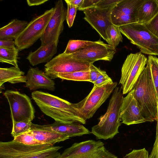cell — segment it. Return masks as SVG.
Returning a JSON list of instances; mask_svg holds the SVG:
<instances>
[{"mask_svg":"<svg viewBox=\"0 0 158 158\" xmlns=\"http://www.w3.org/2000/svg\"><path fill=\"white\" fill-rule=\"evenodd\" d=\"M31 97L41 111L55 121L64 123H86V120L78 115L72 103L41 91H33Z\"/></svg>","mask_w":158,"mask_h":158,"instance_id":"1","label":"cell"},{"mask_svg":"<svg viewBox=\"0 0 158 158\" xmlns=\"http://www.w3.org/2000/svg\"><path fill=\"white\" fill-rule=\"evenodd\" d=\"M132 90L141 113L146 122L156 121L158 101L148 60Z\"/></svg>","mask_w":158,"mask_h":158,"instance_id":"2","label":"cell"},{"mask_svg":"<svg viewBox=\"0 0 158 158\" xmlns=\"http://www.w3.org/2000/svg\"><path fill=\"white\" fill-rule=\"evenodd\" d=\"M122 88L116 87L109 101L106 113L99 118L98 123L93 127L91 133L97 139L113 138L119 133L121 123L119 115L123 97Z\"/></svg>","mask_w":158,"mask_h":158,"instance_id":"3","label":"cell"},{"mask_svg":"<svg viewBox=\"0 0 158 158\" xmlns=\"http://www.w3.org/2000/svg\"><path fill=\"white\" fill-rule=\"evenodd\" d=\"M62 147L44 144L28 145L12 140L0 142V158H59Z\"/></svg>","mask_w":158,"mask_h":158,"instance_id":"4","label":"cell"},{"mask_svg":"<svg viewBox=\"0 0 158 158\" xmlns=\"http://www.w3.org/2000/svg\"><path fill=\"white\" fill-rule=\"evenodd\" d=\"M121 33L140 52L151 55H158V38L143 24L134 23L119 27Z\"/></svg>","mask_w":158,"mask_h":158,"instance_id":"5","label":"cell"},{"mask_svg":"<svg viewBox=\"0 0 158 158\" xmlns=\"http://www.w3.org/2000/svg\"><path fill=\"white\" fill-rule=\"evenodd\" d=\"M117 82H112L101 87L95 85L83 99L73 106L78 115L85 120L92 118L97 110L109 97L116 87Z\"/></svg>","mask_w":158,"mask_h":158,"instance_id":"6","label":"cell"},{"mask_svg":"<svg viewBox=\"0 0 158 158\" xmlns=\"http://www.w3.org/2000/svg\"><path fill=\"white\" fill-rule=\"evenodd\" d=\"M54 11V8L46 10L43 14L34 18L23 31L15 40L19 51L27 48L33 45L44 33Z\"/></svg>","mask_w":158,"mask_h":158,"instance_id":"7","label":"cell"},{"mask_svg":"<svg viewBox=\"0 0 158 158\" xmlns=\"http://www.w3.org/2000/svg\"><path fill=\"white\" fill-rule=\"evenodd\" d=\"M148 61L141 52L128 55L123 65L119 84L122 86L123 94H126L133 88Z\"/></svg>","mask_w":158,"mask_h":158,"instance_id":"8","label":"cell"},{"mask_svg":"<svg viewBox=\"0 0 158 158\" xmlns=\"http://www.w3.org/2000/svg\"><path fill=\"white\" fill-rule=\"evenodd\" d=\"M59 158H118L100 141L89 140L75 143L65 149Z\"/></svg>","mask_w":158,"mask_h":158,"instance_id":"9","label":"cell"},{"mask_svg":"<svg viewBox=\"0 0 158 158\" xmlns=\"http://www.w3.org/2000/svg\"><path fill=\"white\" fill-rule=\"evenodd\" d=\"M4 95L10 106L12 123L33 120L35 117V109L27 95L9 90L6 91Z\"/></svg>","mask_w":158,"mask_h":158,"instance_id":"10","label":"cell"},{"mask_svg":"<svg viewBox=\"0 0 158 158\" xmlns=\"http://www.w3.org/2000/svg\"><path fill=\"white\" fill-rule=\"evenodd\" d=\"M90 64L73 58L64 52L58 54L44 65L45 73L51 79L59 73L89 70Z\"/></svg>","mask_w":158,"mask_h":158,"instance_id":"11","label":"cell"},{"mask_svg":"<svg viewBox=\"0 0 158 158\" xmlns=\"http://www.w3.org/2000/svg\"><path fill=\"white\" fill-rule=\"evenodd\" d=\"M116 52L115 48L104 43L100 40L97 43L70 54L77 60L91 64L99 60L110 61Z\"/></svg>","mask_w":158,"mask_h":158,"instance_id":"12","label":"cell"},{"mask_svg":"<svg viewBox=\"0 0 158 158\" xmlns=\"http://www.w3.org/2000/svg\"><path fill=\"white\" fill-rule=\"evenodd\" d=\"M144 0H121L113 8L112 24L118 27L136 23L138 10Z\"/></svg>","mask_w":158,"mask_h":158,"instance_id":"13","label":"cell"},{"mask_svg":"<svg viewBox=\"0 0 158 158\" xmlns=\"http://www.w3.org/2000/svg\"><path fill=\"white\" fill-rule=\"evenodd\" d=\"M54 8L53 13L40 39L41 46L59 40L64 29V22L66 19L67 10L64 6L63 1L56 2Z\"/></svg>","mask_w":158,"mask_h":158,"instance_id":"14","label":"cell"},{"mask_svg":"<svg viewBox=\"0 0 158 158\" xmlns=\"http://www.w3.org/2000/svg\"><path fill=\"white\" fill-rule=\"evenodd\" d=\"M114 7L107 8L93 7L83 11L85 14L84 19L110 45L106 31L109 26L112 24L111 14Z\"/></svg>","mask_w":158,"mask_h":158,"instance_id":"15","label":"cell"},{"mask_svg":"<svg viewBox=\"0 0 158 158\" xmlns=\"http://www.w3.org/2000/svg\"><path fill=\"white\" fill-rule=\"evenodd\" d=\"M119 117L122 123L127 125L146 122L141 113L131 90L123 99Z\"/></svg>","mask_w":158,"mask_h":158,"instance_id":"16","label":"cell"},{"mask_svg":"<svg viewBox=\"0 0 158 158\" xmlns=\"http://www.w3.org/2000/svg\"><path fill=\"white\" fill-rule=\"evenodd\" d=\"M31 129L48 131L66 135L69 138L81 136L91 133L87 128L79 123H64L56 121L48 125L32 123Z\"/></svg>","mask_w":158,"mask_h":158,"instance_id":"17","label":"cell"},{"mask_svg":"<svg viewBox=\"0 0 158 158\" xmlns=\"http://www.w3.org/2000/svg\"><path fill=\"white\" fill-rule=\"evenodd\" d=\"M26 77V86L31 90L44 89L53 91L55 89L54 81L38 68H30Z\"/></svg>","mask_w":158,"mask_h":158,"instance_id":"18","label":"cell"},{"mask_svg":"<svg viewBox=\"0 0 158 158\" xmlns=\"http://www.w3.org/2000/svg\"><path fill=\"white\" fill-rule=\"evenodd\" d=\"M59 40L52 42L40 46L37 50L29 53L26 59L33 66L39 64L48 62L56 53Z\"/></svg>","mask_w":158,"mask_h":158,"instance_id":"19","label":"cell"},{"mask_svg":"<svg viewBox=\"0 0 158 158\" xmlns=\"http://www.w3.org/2000/svg\"><path fill=\"white\" fill-rule=\"evenodd\" d=\"M28 23L17 19L12 20L0 28V40H15L23 31Z\"/></svg>","mask_w":158,"mask_h":158,"instance_id":"20","label":"cell"},{"mask_svg":"<svg viewBox=\"0 0 158 158\" xmlns=\"http://www.w3.org/2000/svg\"><path fill=\"white\" fill-rule=\"evenodd\" d=\"M158 13V0H144L138 9L137 23H147Z\"/></svg>","mask_w":158,"mask_h":158,"instance_id":"21","label":"cell"},{"mask_svg":"<svg viewBox=\"0 0 158 158\" xmlns=\"http://www.w3.org/2000/svg\"><path fill=\"white\" fill-rule=\"evenodd\" d=\"M28 132L41 144L54 145L56 143L63 141L69 138L67 135L48 131L31 129Z\"/></svg>","mask_w":158,"mask_h":158,"instance_id":"22","label":"cell"},{"mask_svg":"<svg viewBox=\"0 0 158 158\" xmlns=\"http://www.w3.org/2000/svg\"><path fill=\"white\" fill-rule=\"evenodd\" d=\"M25 73L19 67H11L0 68V86L6 82L11 84L26 83L27 78Z\"/></svg>","mask_w":158,"mask_h":158,"instance_id":"23","label":"cell"},{"mask_svg":"<svg viewBox=\"0 0 158 158\" xmlns=\"http://www.w3.org/2000/svg\"><path fill=\"white\" fill-rule=\"evenodd\" d=\"M19 50L15 47L10 48L0 47V62L5 63L18 67V57Z\"/></svg>","mask_w":158,"mask_h":158,"instance_id":"24","label":"cell"},{"mask_svg":"<svg viewBox=\"0 0 158 158\" xmlns=\"http://www.w3.org/2000/svg\"><path fill=\"white\" fill-rule=\"evenodd\" d=\"M89 73V70L59 73L57 75L56 78H60L63 80L90 82Z\"/></svg>","mask_w":158,"mask_h":158,"instance_id":"25","label":"cell"},{"mask_svg":"<svg viewBox=\"0 0 158 158\" xmlns=\"http://www.w3.org/2000/svg\"><path fill=\"white\" fill-rule=\"evenodd\" d=\"M100 40L96 41L81 40H70L69 41L64 53L70 54L77 52L85 47L98 43Z\"/></svg>","mask_w":158,"mask_h":158,"instance_id":"26","label":"cell"},{"mask_svg":"<svg viewBox=\"0 0 158 158\" xmlns=\"http://www.w3.org/2000/svg\"><path fill=\"white\" fill-rule=\"evenodd\" d=\"M121 33L119 27L113 24L109 25L106 30V34L110 45L115 48L123 41Z\"/></svg>","mask_w":158,"mask_h":158,"instance_id":"27","label":"cell"},{"mask_svg":"<svg viewBox=\"0 0 158 158\" xmlns=\"http://www.w3.org/2000/svg\"><path fill=\"white\" fill-rule=\"evenodd\" d=\"M149 61L152 78L154 83L157 99L158 100V58L156 56L150 55L148 56Z\"/></svg>","mask_w":158,"mask_h":158,"instance_id":"28","label":"cell"},{"mask_svg":"<svg viewBox=\"0 0 158 158\" xmlns=\"http://www.w3.org/2000/svg\"><path fill=\"white\" fill-rule=\"evenodd\" d=\"M32 123L31 121L12 123L13 126L11 132L12 136L14 138L29 131L31 129Z\"/></svg>","mask_w":158,"mask_h":158,"instance_id":"29","label":"cell"},{"mask_svg":"<svg viewBox=\"0 0 158 158\" xmlns=\"http://www.w3.org/2000/svg\"><path fill=\"white\" fill-rule=\"evenodd\" d=\"M14 138L13 139L16 141L26 145H32L41 144L28 131Z\"/></svg>","mask_w":158,"mask_h":158,"instance_id":"30","label":"cell"},{"mask_svg":"<svg viewBox=\"0 0 158 158\" xmlns=\"http://www.w3.org/2000/svg\"><path fill=\"white\" fill-rule=\"evenodd\" d=\"M66 2L67 5L66 20L69 27L70 28L73 25L77 11L79 8L68 2Z\"/></svg>","mask_w":158,"mask_h":158,"instance_id":"31","label":"cell"},{"mask_svg":"<svg viewBox=\"0 0 158 158\" xmlns=\"http://www.w3.org/2000/svg\"><path fill=\"white\" fill-rule=\"evenodd\" d=\"M123 158H149L148 152L145 148L134 149Z\"/></svg>","mask_w":158,"mask_h":158,"instance_id":"32","label":"cell"},{"mask_svg":"<svg viewBox=\"0 0 158 158\" xmlns=\"http://www.w3.org/2000/svg\"><path fill=\"white\" fill-rule=\"evenodd\" d=\"M112 82V79L108 76L106 72L102 70L94 84L97 86L101 87Z\"/></svg>","mask_w":158,"mask_h":158,"instance_id":"33","label":"cell"},{"mask_svg":"<svg viewBox=\"0 0 158 158\" xmlns=\"http://www.w3.org/2000/svg\"><path fill=\"white\" fill-rule=\"evenodd\" d=\"M143 24L158 38V13L151 20Z\"/></svg>","mask_w":158,"mask_h":158,"instance_id":"34","label":"cell"},{"mask_svg":"<svg viewBox=\"0 0 158 158\" xmlns=\"http://www.w3.org/2000/svg\"><path fill=\"white\" fill-rule=\"evenodd\" d=\"M89 70L90 82L94 84L102 70L95 66L93 64H90Z\"/></svg>","mask_w":158,"mask_h":158,"instance_id":"35","label":"cell"},{"mask_svg":"<svg viewBox=\"0 0 158 158\" xmlns=\"http://www.w3.org/2000/svg\"><path fill=\"white\" fill-rule=\"evenodd\" d=\"M121 0H100L95 6L101 8H107L114 6Z\"/></svg>","mask_w":158,"mask_h":158,"instance_id":"36","label":"cell"},{"mask_svg":"<svg viewBox=\"0 0 158 158\" xmlns=\"http://www.w3.org/2000/svg\"><path fill=\"white\" fill-rule=\"evenodd\" d=\"M100 0H83L81 6L79 8V10L83 11L86 9L95 6Z\"/></svg>","mask_w":158,"mask_h":158,"instance_id":"37","label":"cell"},{"mask_svg":"<svg viewBox=\"0 0 158 158\" xmlns=\"http://www.w3.org/2000/svg\"><path fill=\"white\" fill-rule=\"evenodd\" d=\"M149 158H158V128H156V139Z\"/></svg>","mask_w":158,"mask_h":158,"instance_id":"38","label":"cell"},{"mask_svg":"<svg viewBox=\"0 0 158 158\" xmlns=\"http://www.w3.org/2000/svg\"><path fill=\"white\" fill-rule=\"evenodd\" d=\"M15 45L13 40H0V47L11 48L15 47Z\"/></svg>","mask_w":158,"mask_h":158,"instance_id":"39","label":"cell"},{"mask_svg":"<svg viewBox=\"0 0 158 158\" xmlns=\"http://www.w3.org/2000/svg\"><path fill=\"white\" fill-rule=\"evenodd\" d=\"M48 0H27V2L29 6H38L44 4Z\"/></svg>","mask_w":158,"mask_h":158,"instance_id":"40","label":"cell"},{"mask_svg":"<svg viewBox=\"0 0 158 158\" xmlns=\"http://www.w3.org/2000/svg\"><path fill=\"white\" fill-rule=\"evenodd\" d=\"M83 0H65V2H68L73 5L78 7L79 8L81 5Z\"/></svg>","mask_w":158,"mask_h":158,"instance_id":"41","label":"cell"},{"mask_svg":"<svg viewBox=\"0 0 158 158\" xmlns=\"http://www.w3.org/2000/svg\"><path fill=\"white\" fill-rule=\"evenodd\" d=\"M156 121L157 122L156 128H158V100L157 102V113Z\"/></svg>","mask_w":158,"mask_h":158,"instance_id":"42","label":"cell"},{"mask_svg":"<svg viewBox=\"0 0 158 158\" xmlns=\"http://www.w3.org/2000/svg\"></svg>","mask_w":158,"mask_h":158,"instance_id":"43","label":"cell"}]
</instances>
